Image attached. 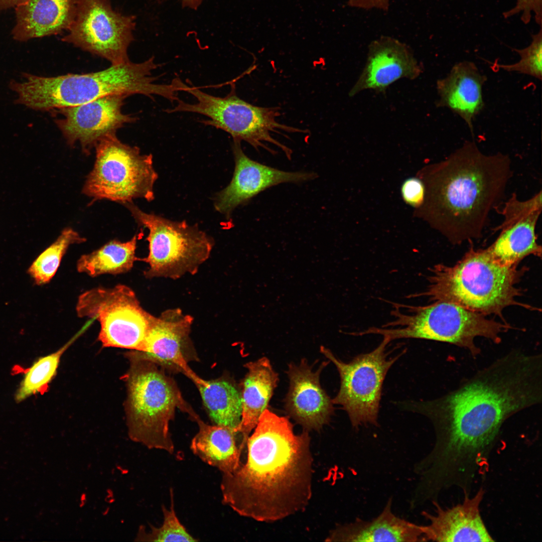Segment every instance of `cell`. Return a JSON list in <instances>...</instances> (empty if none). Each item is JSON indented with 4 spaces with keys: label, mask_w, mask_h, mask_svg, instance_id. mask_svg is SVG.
<instances>
[{
    "label": "cell",
    "mask_w": 542,
    "mask_h": 542,
    "mask_svg": "<svg viewBox=\"0 0 542 542\" xmlns=\"http://www.w3.org/2000/svg\"><path fill=\"white\" fill-rule=\"evenodd\" d=\"M78 0H28L17 7L13 38L19 41L60 34L74 19Z\"/></svg>",
    "instance_id": "obj_22"
},
{
    "label": "cell",
    "mask_w": 542,
    "mask_h": 542,
    "mask_svg": "<svg viewBox=\"0 0 542 542\" xmlns=\"http://www.w3.org/2000/svg\"><path fill=\"white\" fill-rule=\"evenodd\" d=\"M76 311L80 318L99 323L98 338L104 347L140 352L154 317L142 307L134 292L121 284L86 291L78 298Z\"/></svg>",
    "instance_id": "obj_11"
},
{
    "label": "cell",
    "mask_w": 542,
    "mask_h": 542,
    "mask_svg": "<svg viewBox=\"0 0 542 542\" xmlns=\"http://www.w3.org/2000/svg\"><path fill=\"white\" fill-rule=\"evenodd\" d=\"M235 168L229 184L214 198L215 210L229 218L234 210L272 187L282 183H301L317 177L313 172L281 170L255 161L243 152L240 142L234 141Z\"/></svg>",
    "instance_id": "obj_17"
},
{
    "label": "cell",
    "mask_w": 542,
    "mask_h": 542,
    "mask_svg": "<svg viewBox=\"0 0 542 542\" xmlns=\"http://www.w3.org/2000/svg\"><path fill=\"white\" fill-rule=\"evenodd\" d=\"M86 241V239L71 228L63 230L57 239L42 252L28 269L36 285L49 283L56 274L61 260L69 246Z\"/></svg>",
    "instance_id": "obj_28"
},
{
    "label": "cell",
    "mask_w": 542,
    "mask_h": 542,
    "mask_svg": "<svg viewBox=\"0 0 542 542\" xmlns=\"http://www.w3.org/2000/svg\"><path fill=\"white\" fill-rule=\"evenodd\" d=\"M486 80L475 63L458 62L445 77L437 80L436 105L459 116L472 132L473 120L484 107L482 89Z\"/></svg>",
    "instance_id": "obj_21"
},
{
    "label": "cell",
    "mask_w": 542,
    "mask_h": 542,
    "mask_svg": "<svg viewBox=\"0 0 542 542\" xmlns=\"http://www.w3.org/2000/svg\"><path fill=\"white\" fill-rule=\"evenodd\" d=\"M125 94H112L81 105L66 107L51 112L62 117L54 120L69 145L79 143L86 153L104 137L115 134L136 117L122 112Z\"/></svg>",
    "instance_id": "obj_15"
},
{
    "label": "cell",
    "mask_w": 542,
    "mask_h": 542,
    "mask_svg": "<svg viewBox=\"0 0 542 542\" xmlns=\"http://www.w3.org/2000/svg\"><path fill=\"white\" fill-rule=\"evenodd\" d=\"M541 208V191L525 201L513 193L500 212L503 217L497 229L500 234L488 247L496 261L513 266L529 255L541 257V247L535 230Z\"/></svg>",
    "instance_id": "obj_16"
},
{
    "label": "cell",
    "mask_w": 542,
    "mask_h": 542,
    "mask_svg": "<svg viewBox=\"0 0 542 542\" xmlns=\"http://www.w3.org/2000/svg\"><path fill=\"white\" fill-rule=\"evenodd\" d=\"M74 339L57 351L39 358L28 368L16 391L17 401H22L38 393H44L55 376L63 353L71 345Z\"/></svg>",
    "instance_id": "obj_29"
},
{
    "label": "cell",
    "mask_w": 542,
    "mask_h": 542,
    "mask_svg": "<svg viewBox=\"0 0 542 542\" xmlns=\"http://www.w3.org/2000/svg\"><path fill=\"white\" fill-rule=\"evenodd\" d=\"M510 166L508 156L485 155L474 142H466L426 170L423 205L427 220L453 244L480 237L490 211L502 199Z\"/></svg>",
    "instance_id": "obj_3"
},
{
    "label": "cell",
    "mask_w": 542,
    "mask_h": 542,
    "mask_svg": "<svg viewBox=\"0 0 542 542\" xmlns=\"http://www.w3.org/2000/svg\"><path fill=\"white\" fill-rule=\"evenodd\" d=\"M28 0H0V10L18 7Z\"/></svg>",
    "instance_id": "obj_35"
},
{
    "label": "cell",
    "mask_w": 542,
    "mask_h": 542,
    "mask_svg": "<svg viewBox=\"0 0 542 542\" xmlns=\"http://www.w3.org/2000/svg\"><path fill=\"white\" fill-rule=\"evenodd\" d=\"M141 234L125 242L111 240L92 252L81 255L76 263L77 271L92 278L129 272L134 262L141 259L136 255L138 239Z\"/></svg>",
    "instance_id": "obj_26"
},
{
    "label": "cell",
    "mask_w": 542,
    "mask_h": 542,
    "mask_svg": "<svg viewBox=\"0 0 542 542\" xmlns=\"http://www.w3.org/2000/svg\"><path fill=\"white\" fill-rule=\"evenodd\" d=\"M193 318L178 308L167 309L159 317L154 316L139 353L154 362L166 371L181 373L191 379L196 386L206 381L198 376L188 363L197 361L190 337Z\"/></svg>",
    "instance_id": "obj_14"
},
{
    "label": "cell",
    "mask_w": 542,
    "mask_h": 542,
    "mask_svg": "<svg viewBox=\"0 0 542 542\" xmlns=\"http://www.w3.org/2000/svg\"><path fill=\"white\" fill-rule=\"evenodd\" d=\"M389 342L383 337L372 351L358 355L347 363L336 358L329 349L320 347L321 353L334 364L340 375L339 390L332 401L342 406L355 429L368 424L378 425L383 381L389 368L402 354L388 357L386 348Z\"/></svg>",
    "instance_id": "obj_12"
},
{
    "label": "cell",
    "mask_w": 542,
    "mask_h": 542,
    "mask_svg": "<svg viewBox=\"0 0 542 542\" xmlns=\"http://www.w3.org/2000/svg\"><path fill=\"white\" fill-rule=\"evenodd\" d=\"M541 400V354L513 350L442 396L411 402L408 409L429 418L436 432L424 473L442 486H469L485 471L504 422Z\"/></svg>",
    "instance_id": "obj_1"
},
{
    "label": "cell",
    "mask_w": 542,
    "mask_h": 542,
    "mask_svg": "<svg viewBox=\"0 0 542 542\" xmlns=\"http://www.w3.org/2000/svg\"><path fill=\"white\" fill-rule=\"evenodd\" d=\"M171 507L169 509L164 505L162 507L164 516L162 525L156 527L150 525V530L141 525L138 529L135 541H198L180 522L174 509V495L170 490Z\"/></svg>",
    "instance_id": "obj_30"
},
{
    "label": "cell",
    "mask_w": 542,
    "mask_h": 542,
    "mask_svg": "<svg viewBox=\"0 0 542 542\" xmlns=\"http://www.w3.org/2000/svg\"><path fill=\"white\" fill-rule=\"evenodd\" d=\"M393 305V319L381 328L367 329V334L381 335L390 341L418 338L448 343L467 350L476 357L481 352L475 343L477 337L499 344L501 334L512 328L507 322L490 319L448 302L426 306Z\"/></svg>",
    "instance_id": "obj_7"
},
{
    "label": "cell",
    "mask_w": 542,
    "mask_h": 542,
    "mask_svg": "<svg viewBox=\"0 0 542 542\" xmlns=\"http://www.w3.org/2000/svg\"><path fill=\"white\" fill-rule=\"evenodd\" d=\"M519 14L524 24H528L532 18L541 26L542 16V0H516L515 6L505 12V18Z\"/></svg>",
    "instance_id": "obj_32"
},
{
    "label": "cell",
    "mask_w": 542,
    "mask_h": 542,
    "mask_svg": "<svg viewBox=\"0 0 542 542\" xmlns=\"http://www.w3.org/2000/svg\"><path fill=\"white\" fill-rule=\"evenodd\" d=\"M196 387L211 420L216 425L229 427L236 432L241 419L242 403L236 385L219 378L207 380L204 385Z\"/></svg>",
    "instance_id": "obj_27"
},
{
    "label": "cell",
    "mask_w": 542,
    "mask_h": 542,
    "mask_svg": "<svg viewBox=\"0 0 542 542\" xmlns=\"http://www.w3.org/2000/svg\"><path fill=\"white\" fill-rule=\"evenodd\" d=\"M520 56L519 60L514 64H497L495 67L507 72L521 73L541 80L542 77V32L532 36L530 44L521 49H514Z\"/></svg>",
    "instance_id": "obj_31"
},
{
    "label": "cell",
    "mask_w": 542,
    "mask_h": 542,
    "mask_svg": "<svg viewBox=\"0 0 542 542\" xmlns=\"http://www.w3.org/2000/svg\"><path fill=\"white\" fill-rule=\"evenodd\" d=\"M328 362L313 371L306 359L290 363L287 371L289 388L285 399L287 413L304 430L319 431L330 422L333 403L320 383V375Z\"/></svg>",
    "instance_id": "obj_19"
},
{
    "label": "cell",
    "mask_w": 542,
    "mask_h": 542,
    "mask_svg": "<svg viewBox=\"0 0 542 542\" xmlns=\"http://www.w3.org/2000/svg\"><path fill=\"white\" fill-rule=\"evenodd\" d=\"M162 1L164 0H157ZM183 7L189 8L196 10L202 4L203 0H180Z\"/></svg>",
    "instance_id": "obj_36"
},
{
    "label": "cell",
    "mask_w": 542,
    "mask_h": 542,
    "mask_svg": "<svg viewBox=\"0 0 542 542\" xmlns=\"http://www.w3.org/2000/svg\"><path fill=\"white\" fill-rule=\"evenodd\" d=\"M390 0H348L347 5L350 7L370 10L376 9L383 11H387L389 9Z\"/></svg>",
    "instance_id": "obj_34"
},
{
    "label": "cell",
    "mask_w": 542,
    "mask_h": 542,
    "mask_svg": "<svg viewBox=\"0 0 542 542\" xmlns=\"http://www.w3.org/2000/svg\"><path fill=\"white\" fill-rule=\"evenodd\" d=\"M367 56L360 75L349 91L350 97L366 90L384 92L397 80H414L423 72L422 64L410 47L391 37L372 41Z\"/></svg>",
    "instance_id": "obj_18"
},
{
    "label": "cell",
    "mask_w": 542,
    "mask_h": 542,
    "mask_svg": "<svg viewBox=\"0 0 542 542\" xmlns=\"http://www.w3.org/2000/svg\"><path fill=\"white\" fill-rule=\"evenodd\" d=\"M95 161L83 188L93 200L107 199L123 204L136 198L154 199L158 175L151 154L143 155L136 146L122 143L116 134L108 135L95 146Z\"/></svg>",
    "instance_id": "obj_9"
},
{
    "label": "cell",
    "mask_w": 542,
    "mask_h": 542,
    "mask_svg": "<svg viewBox=\"0 0 542 542\" xmlns=\"http://www.w3.org/2000/svg\"><path fill=\"white\" fill-rule=\"evenodd\" d=\"M389 499L381 512L370 520L357 518L332 530L326 541H424L421 525L396 516Z\"/></svg>",
    "instance_id": "obj_23"
},
{
    "label": "cell",
    "mask_w": 542,
    "mask_h": 542,
    "mask_svg": "<svg viewBox=\"0 0 542 542\" xmlns=\"http://www.w3.org/2000/svg\"><path fill=\"white\" fill-rule=\"evenodd\" d=\"M124 205L139 225L149 230V253L141 259L149 265L146 278L176 280L193 275L209 258L213 239L197 225L147 213L131 202Z\"/></svg>",
    "instance_id": "obj_8"
},
{
    "label": "cell",
    "mask_w": 542,
    "mask_h": 542,
    "mask_svg": "<svg viewBox=\"0 0 542 542\" xmlns=\"http://www.w3.org/2000/svg\"><path fill=\"white\" fill-rule=\"evenodd\" d=\"M401 194L405 203L411 206H422L425 201L426 187L424 182L417 177L406 179L402 183Z\"/></svg>",
    "instance_id": "obj_33"
},
{
    "label": "cell",
    "mask_w": 542,
    "mask_h": 542,
    "mask_svg": "<svg viewBox=\"0 0 542 542\" xmlns=\"http://www.w3.org/2000/svg\"><path fill=\"white\" fill-rule=\"evenodd\" d=\"M484 491L480 489L472 496L465 494L463 501L450 507L438 503L434 513H423L428 521L421 528L424 541H493L482 518L480 505Z\"/></svg>",
    "instance_id": "obj_20"
},
{
    "label": "cell",
    "mask_w": 542,
    "mask_h": 542,
    "mask_svg": "<svg viewBox=\"0 0 542 542\" xmlns=\"http://www.w3.org/2000/svg\"><path fill=\"white\" fill-rule=\"evenodd\" d=\"M159 66L153 56L141 63L129 62L101 71L85 74L43 77L23 73L24 80H12L10 88L17 94L15 103L33 110L50 111L74 106L112 94L162 96L171 102L178 89L173 82L156 84L152 71Z\"/></svg>",
    "instance_id": "obj_4"
},
{
    "label": "cell",
    "mask_w": 542,
    "mask_h": 542,
    "mask_svg": "<svg viewBox=\"0 0 542 542\" xmlns=\"http://www.w3.org/2000/svg\"><path fill=\"white\" fill-rule=\"evenodd\" d=\"M125 376L127 395L125 411L130 439L149 449L172 454L174 445L169 425L176 409L195 421L199 416L184 399L174 379L154 362L131 352Z\"/></svg>",
    "instance_id": "obj_6"
},
{
    "label": "cell",
    "mask_w": 542,
    "mask_h": 542,
    "mask_svg": "<svg viewBox=\"0 0 542 542\" xmlns=\"http://www.w3.org/2000/svg\"><path fill=\"white\" fill-rule=\"evenodd\" d=\"M195 421L199 430L190 444L193 454L222 474L236 470L242 463L244 450L238 434L229 427L208 425L200 417Z\"/></svg>",
    "instance_id": "obj_25"
},
{
    "label": "cell",
    "mask_w": 542,
    "mask_h": 542,
    "mask_svg": "<svg viewBox=\"0 0 542 542\" xmlns=\"http://www.w3.org/2000/svg\"><path fill=\"white\" fill-rule=\"evenodd\" d=\"M230 92L224 97L215 96L194 86L186 85L185 91L196 99L190 103L178 99L177 104L165 110L171 113L179 112H193L209 118L201 122L228 133L234 141H243L255 149L262 147L273 153L264 142L273 144L280 148L291 159L292 151L272 137V132L283 130L288 132H302V130L278 122L277 108L263 107L252 105L240 98L231 84ZM274 153V152H273Z\"/></svg>",
    "instance_id": "obj_10"
},
{
    "label": "cell",
    "mask_w": 542,
    "mask_h": 542,
    "mask_svg": "<svg viewBox=\"0 0 542 542\" xmlns=\"http://www.w3.org/2000/svg\"><path fill=\"white\" fill-rule=\"evenodd\" d=\"M244 366L247 372L241 383L242 414L236 432L242 445L246 448L250 433L267 409L277 386L279 376L265 357L247 362Z\"/></svg>",
    "instance_id": "obj_24"
},
{
    "label": "cell",
    "mask_w": 542,
    "mask_h": 542,
    "mask_svg": "<svg viewBox=\"0 0 542 542\" xmlns=\"http://www.w3.org/2000/svg\"><path fill=\"white\" fill-rule=\"evenodd\" d=\"M309 432L266 409L248 437L245 462L222 474V502L239 515L273 522L304 511L312 495Z\"/></svg>",
    "instance_id": "obj_2"
},
{
    "label": "cell",
    "mask_w": 542,
    "mask_h": 542,
    "mask_svg": "<svg viewBox=\"0 0 542 542\" xmlns=\"http://www.w3.org/2000/svg\"><path fill=\"white\" fill-rule=\"evenodd\" d=\"M136 17L114 10L108 0H78L74 19L61 40L102 57L111 65L129 62Z\"/></svg>",
    "instance_id": "obj_13"
},
{
    "label": "cell",
    "mask_w": 542,
    "mask_h": 542,
    "mask_svg": "<svg viewBox=\"0 0 542 542\" xmlns=\"http://www.w3.org/2000/svg\"><path fill=\"white\" fill-rule=\"evenodd\" d=\"M527 269L501 264L488 247H471L454 265H434L430 269L426 289L411 297H426L433 303L451 302L485 316L495 315L505 322L502 312L509 306L538 310L517 301L522 293L516 284Z\"/></svg>",
    "instance_id": "obj_5"
}]
</instances>
